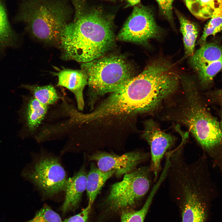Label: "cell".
I'll list each match as a JSON object with an SVG mask.
<instances>
[{
    "label": "cell",
    "instance_id": "obj_12",
    "mask_svg": "<svg viewBox=\"0 0 222 222\" xmlns=\"http://www.w3.org/2000/svg\"><path fill=\"white\" fill-rule=\"evenodd\" d=\"M57 76V86L64 87L74 95L79 110L83 111L84 106L83 91L88 84V77L82 69L65 68L58 72L54 73Z\"/></svg>",
    "mask_w": 222,
    "mask_h": 222
},
{
    "label": "cell",
    "instance_id": "obj_21",
    "mask_svg": "<svg viewBox=\"0 0 222 222\" xmlns=\"http://www.w3.org/2000/svg\"><path fill=\"white\" fill-rule=\"evenodd\" d=\"M16 38L9 22L4 6L0 0V49L13 46Z\"/></svg>",
    "mask_w": 222,
    "mask_h": 222
},
{
    "label": "cell",
    "instance_id": "obj_24",
    "mask_svg": "<svg viewBox=\"0 0 222 222\" xmlns=\"http://www.w3.org/2000/svg\"><path fill=\"white\" fill-rule=\"evenodd\" d=\"M60 215L46 205L37 212L34 217L27 222H62Z\"/></svg>",
    "mask_w": 222,
    "mask_h": 222
},
{
    "label": "cell",
    "instance_id": "obj_14",
    "mask_svg": "<svg viewBox=\"0 0 222 222\" xmlns=\"http://www.w3.org/2000/svg\"><path fill=\"white\" fill-rule=\"evenodd\" d=\"M190 12L200 20L222 16V0H184Z\"/></svg>",
    "mask_w": 222,
    "mask_h": 222
},
{
    "label": "cell",
    "instance_id": "obj_15",
    "mask_svg": "<svg viewBox=\"0 0 222 222\" xmlns=\"http://www.w3.org/2000/svg\"><path fill=\"white\" fill-rule=\"evenodd\" d=\"M115 171H101L95 164L92 163L87 173L86 190L89 199L88 204L93 203L106 181L115 174Z\"/></svg>",
    "mask_w": 222,
    "mask_h": 222
},
{
    "label": "cell",
    "instance_id": "obj_26",
    "mask_svg": "<svg viewBox=\"0 0 222 222\" xmlns=\"http://www.w3.org/2000/svg\"><path fill=\"white\" fill-rule=\"evenodd\" d=\"M91 205L88 206L79 213L65 220L62 222H87Z\"/></svg>",
    "mask_w": 222,
    "mask_h": 222
},
{
    "label": "cell",
    "instance_id": "obj_4",
    "mask_svg": "<svg viewBox=\"0 0 222 222\" xmlns=\"http://www.w3.org/2000/svg\"><path fill=\"white\" fill-rule=\"evenodd\" d=\"M184 100L176 118L187 126L202 147L210 151L222 146V131L217 119L208 110L195 84L183 78Z\"/></svg>",
    "mask_w": 222,
    "mask_h": 222
},
{
    "label": "cell",
    "instance_id": "obj_20",
    "mask_svg": "<svg viewBox=\"0 0 222 222\" xmlns=\"http://www.w3.org/2000/svg\"><path fill=\"white\" fill-rule=\"evenodd\" d=\"M160 186L159 183H155L151 190L143 206L139 210H126L123 211L121 215V222H144L153 198Z\"/></svg>",
    "mask_w": 222,
    "mask_h": 222
},
{
    "label": "cell",
    "instance_id": "obj_29",
    "mask_svg": "<svg viewBox=\"0 0 222 222\" xmlns=\"http://www.w3.org/2000/svg\"><path fill=\"white\" fill-rule=\"evenodd\" d=\"M220 121L219 122L220 129L222 131V108L220 111Z\"/></svg>",
    "mask_w": 222,
    "mask_h": 222
},
{
    "label": "cell",
    "instance_id": "obj_10",
    "mask_svg": "<svg viewBox=\"0 0 222 222\" xmlns=\"http://www.w3.org/2000/svg\"><path fill=\"white\" fill-rule=\"evenodd\" d=\"M144 124L142 136L150 146L151 161L149 166L155 182L162 170V159L167 151L174 146L176 138L171 134L161 130L152 119L146 120Z\"/></svg>",
    "mask_w": 222,
    "mask_h": 222
},
{
    "label": "cell",
    "instance_id": "obj_19",
    "mask_svg": "<svg viewBox=\"0 0 222 222\" xmlns=\"http://www.w3.org/2000/svg\"><path fill=\"white\" fill-rule=\"evenodd\" d=\"M21 86L29 91L40 103L47 106L54 104L60 98L56 89L51 84L43 86L25 84Z\"/></svg>",
    "mask_w": 222,
    "mask_h": 222
},
{
    "label": "cell",
    "instance_id": "obj_2",
    "mask_svg": "<svg viewBox=\"0 0 222 222\" xmlns=\"http://www.w3.org/2000/svg\"><path fill=\"white\" fill-rule=\"evenodd\" d=\"M158 97L153 83L139 74L125 82L94 110L82 114V122L89 123L122 115L153 111Z\"/></svg>",
    "mask_w": 222,
    "mask_h": 222
},
{
    "label": "cell",
    "instance_id": "obj_23",
    "mask_svg": "<svg viewBox=\"0 0 222 222\" xmlns=\"http://www.w3.org/2000/svg\"><path fill=\"white\" fill-rule=\"evenodd\" d=\"M222 30V16L210 18L205 25L202 35L199 39L198 43L201 46L206 43L208 37L215 35Z\"/></svg>",
    "mask_w": 222,
    "mask_h": 222
},
{
    "label": "cell",
    "instance_id": "obj_1",
    "mask_svg": "<svg viewBox=\"0 0 222 222\" xmlns=\"http://www.w3.org/2000/svg\"><path fill=\"white\" fill-rule=\"evenodd\" d=\"M73 20L65 26L59 44L66 60L85 63L104 56L114 46L113 14L86 0H74Z\"/></svg>",
    "mask_w": 222,
    "mask_h": 222
},
{
    "label": "cell",
    "instance_id": "obj_22",
    "mask_svg": "<svg viewBox=\"0 0 222 222\" xmlns=\"http://www.w3.org/2000/svg\"><path fill=\"white\" fill-rule=\"evenodd\" d=\"M194 69L197 73L201 85L204 87H207L212 83L214 76L222 70V60Z\"/></svg>",
    "mask_w": 222,
    "mask_h": 222
},
{
    "label": "cell",
    "instance_id": "obj_7",
    "mask_svg": "<svg viewBox=\"0 0 222 222\" xmlns=\"http://www.w3.org/2000/svg\"><path fill=\"white\" fill-rule=\"evenodd\" d=\"M153 181V175L149 166L137 168L111 186L106 202L115 210L132 206L147 194Z\"/></svg>",
    "mask_w": 222,
    "mask_h": 222
},
{
    "label": "cell",
    "instance_id": "obj_5",
    "mask_svg": "<svg viewBox=\"0 0 222 222\" xmlns=\"http://www.w3.org/2000/svg\"><path fill=\"white\" fill-rule=\"evenodd\" d=\"M166 178L170 192L181 205L182 222H204L202 175L189 163L182 162L172 166Z\"/></svg>",
    "mask_w": 222,
    "mask_h": 222
},
{
    "label": "cell",
    "instance_id": "obj_8",
    "mask_svg": "<svg viewBox=\"0 0 222 222\" xmlns=\"http://www.w3.org/2000/svg\"><path fill=\"white\" fill-rule=\"evenodd\" d=\"M26 175L45 196L49 197L64 191L68 179L59 160L49 156L39 158Z\"/></svg>",
    "mask_w": 222,
    "mask_h": 222
},
{
    "label": "cell",
    "instance_id": "obj_11",
    "mask_svg": "<svg viewBox=\"0 0 222 222\" xmlns=\"http://www.w3.org/2000/svg\"><path fill=\"white\" fill-rule=\"evenodd\" d=\"M150 154L140 151H134L119 155L111 153L98 151L89 155V159L97 163L102 171H115V175L120 178L137 168L138 166L150 157Z\"/></svg>",
    "mask_w": 222,
    "mask_h": 222
},
{
    "label": "cell",
    "instance_id": "obj_25",
    "mask_svg": "<svg viewBox=\"0 0 222 222\" xmlns=\"http://www.w3.org/2000/svg\"><path fill=\"white\" fill-rule=\"evenodd\" d=\"M163 16L171 23H173V4L175 0H156Z\"/></svg>",
    "mask_w": 222,
    "mask_h": 222
},
{
    "label": "cell",
    "instance_id": "obj_6",
    "mask_svg": "<svg viewBox=\"0 0 222 222\" xmlns=\"http://www.w3.org/2000/svg\"><path fill=\"white\" fill-rule=\"evenodd\" d=\"M81 67L88 76L89 104L92 108L99 98L116 91L134 76L133 67L123 56L118 54L83 63Z\"/></svg>",
    "mask_w": 222,
    "mask_h": 222
},
{
    "label": "cell",
    "instance_id": "obj_16",
    "mask_svg": "<svg viewBox=\"0 0 222 222\" xmlns=\"http://www.w3.org/2000/svg\"><path fill=\"white\" fill-rule=\"evenodd\" d=\"M222 60V46L214 43H205L191 56L190 63L194 69Z\"/></svg>",
    "mask_w": 222,
    "mask_h": 222
},
{
    "label": "cell",
    "instance_id": "obj_3",
    "mask_svg": "<svg viewBox=\"0 0 222 222\" xmlns=\"http://www.w3.org/2000/svg\"><path fill=\"white\" fill-rule=\"evenodd\" d=\"M69 0H24L16 17L28 30L45 43L59 44L72 13Z\"/></svg>",
    "mask_w": 222,
    "mask_h": 222
},
{
    "label": "cell",
    "instance_id": "obj_28",
    "mask_svg": "<svg viewBox=\"0 0 222 222\" xmlns=\"http://www.w3.org/2000/svg\"><path fill=\"white\" fill-rule=\"evenodd\" d=\"M127 3V6H135L140 3L141 0H125Z\"/></svg>",
    "mask_w": 222,
    "mask_h": 222
},
{
    "label": "cell",
    "instance_id": "obj_18",
    "mask_svg": "<svg viewBox=\"0 0 222 222\" xmlns=\"http://www.w3.org/2000/svg\"><path fill=\"white\" fill-rule=\"evenodd\" d=\"M48 106L44 105L32 97L29 101L25 111L26 123L30 131H34L44 119Z\"/></svg>",
    "mask_w": 222,
    "mask_h": 222
},
{
    "label": "cell",
    "instance_id": "obj_17",
    "mask_svg": "<svg viewBox=\"0 0 222 222\" xmlns=\"http://www.w3.org/2000/svg\"><path fill=\"white\" fill-rule=\"evenodd\" d=\"M176 13L180 23L185 55L191 57L194 53L195 43L198 35L197 27L180 13L178 11Z\"/></svg>",
    "mask_w": 222,
    "mask_h": 222
},
{
    "label": "cell",
    "instance_id": "obj_30",
    "mask_svg": "<svg viewBox=\"0 0 222 222\" xmlns=\"http://www.w3.org/2000/svg\"><path fill=\"white\" fill-rule=\"evenodd\" d=\"M105 0L114 1V0Z\"/></svg>",
    "mask_w": 222,
    "mask_h": 222
},
{
    "label": "cell",
    "instance_id": "obj_13",
    "mask_svg": "<svg viewBox=\"0 0 222 222\" xmlns=\"http://www.w3.org/2000/svg\"><path fill=\"white\" fill-rule=\"evenodd\" d=\"M87 175L83 166L74 175L68 179L64 191L65 200L62 207L64 213L74 209L78 205L82 194L86 190Z\"/></svg>",
    "mask_w": 222,
    "mask_h": 222
},
{
    "label": "cell",
    "instance_id": "obj_9",
    "mask_svg": "<svg viewBox=\"0 0 222 222\" xmlns=\"http://www.w3.org/2000/svg\"><path fill=\"white\" fill-rule=\"evenodd\" d=\"M161 32L152 10L139 3L134 6L117 38L121 41L145 44L159 36Z\"/></svg>",
    "mask_w": 222,
    "mask_h": 222
},
{
    "label": "cell",
    "instance_id": "obj_27",
    "mask_svg": "<svg viewBox=\"0 0 222 222\" xmlns=\"http://www.w3.org/2000/svg\"><path fill=\"white\" fill-rule=\"evenodd\" d=\"M210 96L215 101L222 102V89L212 92L210 93Z\"/></svg>",
    "mask_w": 222,
    "mask_h": 222
}]
</instances>
